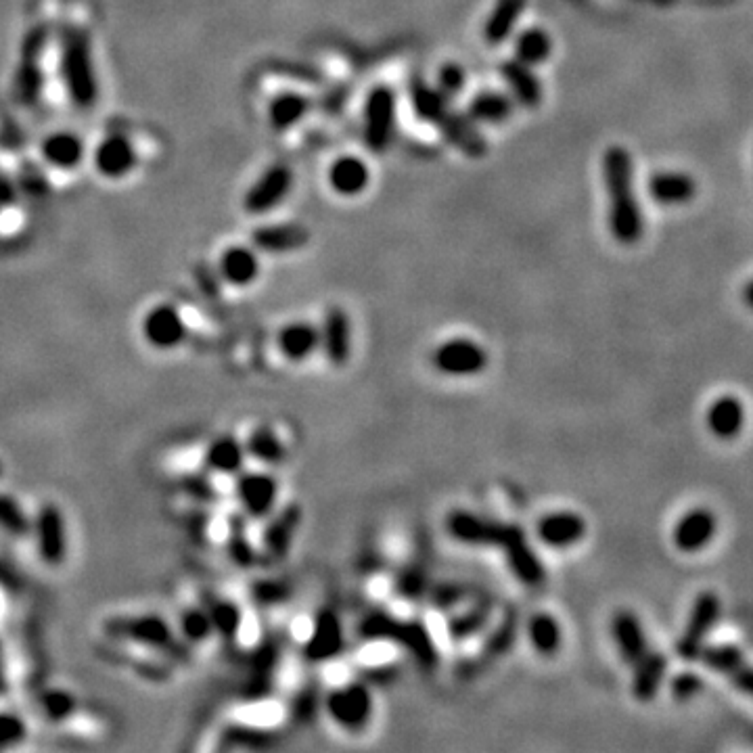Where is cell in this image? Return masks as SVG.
Wrapping results in <instances>:
<instances>
[{
  "instance_id": "obj_25",
  "label": "cell",
  "mask_w": 753,
  "mask_h": 753,
  "mask_svg": "<svg viewBox=\"0 0 753 753\" xmlns=\"http://www.w3.org/2000/svg\"><path fill=\"white\" fill-rule=\"evenodd\" d=\"M500 76L505 78L511 90V97L517 105H521L523 109L540 107L544 90H542L540 78L534 72V67L521 63L517 59H511L500 67Z\"/></svg>"
},
{
  "instance_id": "obj_52",
  "label": "cell",
  "mask_w": 753,
  "mask_h": 753,
  "mask_svg": "<svg viewBox=\"0 0 753 753\" xmlns=\"http://www.w3.org/2000/svg\"><path fill=\"white\" fill-rule=\"evenodd\" d=\"M321 703L323 701H321V693H318V689L314 687V684H306V687H302L291 699L289 712H291L293 722L310 724L316 718Z\"/></svg>"
},
{
  "instance_id": "obj_50",
  "label": "cell",
  "mask_w": 753,
  "mask_h": 753,
  "mask_svg": "<svg viewBox=\"0 0 753 753\" xmlns=\"http://www.w3.org/2000/svg\"><path fill=\"white\" fill-rule=\"evenodd\" d=\"M429 588H431V584H429L427 572L417 563L406 565L402 572L396 576V582H394L396 595L406 599V601H419V599L427 597Z\"/></svg>"
},
{
  "instance_id": "obj_35",
  "label": "cell",
  "mask_w": 753,
  "mask_h": 753,
  "mask_svg": "<svg viewBox=\"0 0 753 753\" xmlns=\"http://www.w3.org/2000/svg\"><path fill=\"white\" fill-rule=\"evenodd\" d=\"M492 618V603L490 601H475L465 611L452 615L446 622L448 638L454 643H465L469 638L482 634Z\"/></svg>"
},
{
  "instance_id": "obj_57",
  "label": "cell",
  "mask_w": 753,
  "mask_h": 753,
  "mask_svg": "<svg viewBox=\"0 0 753 753\" xmlns=\"http://www.w3.org/2000/svg\"><path fill=\"white\" fill-rule=\"evenodd\" d=\"M182 488H185V492L201 502H210L216 498V490L212 486L210 479H205L201 475H187L185 479H182Z\"/></svg>"
},
{
  "instance_id": "obj_60",
  "label": "cell",
  "mask_w": 753,
  "mask_h": 753,
  "mask_svg": "<svg viewBox=\"0 0 753 753\" xmlns=\"http://www.w3.org/2000/svg\"><path fill=\"white\" fill-rule=\"evenodd\" d=\"M743 302H745L747 308L753 310V281H749L747 287L743 289Z\"/></svg>"
},
{
  "instance_id": "obj_31",
  "label": "cell",
  "mask_w": 753,
  "mask_h": 753,
  "mask_svg": "<svg viewBox=\"0 0 753 753\" xmlns=\"http://www.w3.org/2000/svg\"><path fill=\"white\" fill-rule=\"evenodd\" d=\"M136 164V153L124 136H107L95 151V166L107 178L126 176Z\"/></svg>"
},
{
  "instance_id": "obj_34",
  "label": "cell",
  "mask_w": 753,
  "mask_h": 753,
  "mask_svg": "<svg viewBox=\"0 0 753 753\" xmlns=\"http://www.w3.org/2000/svg\"><path fill=\"white\" fill-rule=\"evenodd\" d=\"M526 5L528 0H496L484 26V40L492 47L505 42L513 34Z\"/></svg>"
},
{
  "instance_id": "obj_23",
  "label": "cell",
  "mask_w": 753,
  "mask_h": 753,
  "mask_svg": "<svg viewBox=\"0 0 753 753\" xmlns=\"http://www.w3.org/2000/svg\"><path fill=\"white\" fill-rule=\"evenodd\" d=\"M277 346L285 360L304 362L321 350V329L306 321L289 323L279 331Z\"/></svg>"
},
{
  "instance_id": "obj_18",
  "label": "cell",
  "mask_w": 753,
  "mask_h": 753,
  "mask_svg": "<svg viewBox=\"0 0 753 753\" xmlns=\"http://www.w3.org/2000/svg\"><path fill=\"white\" fill-rule=\"evenodd\" d=\"M321 350L333 367H344L352 354V325L344 308L331 306L321 327Z\"/></svg>"
},
{
  "instance_id": "obj_48",
  "label": "cell",
  "mask_w": 753,
  "mask_h": 753,
  "mask_svg": "<svg viewBox=\"0 0 753 753\" xmlns=\"http://www.w3.org/2000/svg\"><path fill=\"white\" fill-rule=\"evenodd\" d=\"M293 586L287 580L281 578H264L251 584L249 588V597L254 599L258 607L270 609V607H281L291 599Z\"/></svg>"
},
{
  "instance_id": "obj_7",
  "label": "cell",
  "mask_w": 753,
  "mask_h": 753,
  "mask_svg": "<svg viewBox=\"0 0 753 753\" xmlns=\"http://www.w3.org/2000/svg\"><path fill=\"white\" fill-rule=\"evenodd\" d=\"M488 352L469 337H452L431 352V367L444 377L467 379L488 369Z\"/></svg>"
},
{
  "instance_id": "obj_45",
  "label": "cell",
  "mask_w": 753,
  "mask_h": 753,
  "mask_svg": "<svg viewBox=\"0 0 753 753\" xmlns=\"http://www.w3.org/2000/svg\"><path fill=\"white\" fill-rule=\"evenodd\" d=\"M515 634H517V630H515V622H513V620H505V622H502V624H500V626L488 636L486 645L482 647V651H479V657H477V659H469V661H465V664L461 666V670H463V672H465L467 668H477V670H482L484 666L492 664V661L500 659L502 655H507L509 649H511L513 643H515Z\"/></svg>"
},
{
  "instance_id": "obj_4",
  "label": "cell",
  "mask_w": 753,
  "mask_h": 753,
  "mask_svg": "<svg viewBox=\"0 0 753 753\" xmlns=\"http://www.w3.org/2000/svg\"><path fill=\"white\" fill-rule=\"evenodd\" d=\"M446 534L459 544L477 546V549L505 551L509 542L523 530L515 523L498 521L492 517L477 515L467 509H454L444 521Z\"/></svg>"
},
{
  "instance_id": "obj_42",
  "label": "cell",
  "mask_w": 753,
  "mask_h": 753,
  "mask_svg": "<svg viewBox=\"0 0 753 753\" xmlns=\"http://www.w3.org/2000/svg\"><path fill=\"white\" fill-rule=\"evenodd\" d=\"M42 153L53 166L70 170L80 164V159L84 155V145L72 132H55L44 141Z\"/></svg>"
},
{
  "instance_id": "obj_36",
  "label": "cell",
  "mask_w": 753,
  "mask_h": 753,
  "mask_svg": "<svg viewBox=\"0 0 753 753\" xmlns=\"http://www.w3.org/2000/svg\"><path fill=\"white\" fill-rule=\"evenodd\" d=\"M243 446H245L247 456H251L254 461L268 465V467L281 465L287 459V446L279 438V433L275 429L264 427V425L251 429L247 440L243 442Z\"/></svg>"
},
{
  "instance_id": "obj_28",
  "label": "cell",
  "mask_w": 753,
  "mask_h": 753,
  "mask_svg": "<svg viewBox=\"0 0 753 753\" xmlns=\"http://www.w3.org/2000/svg\"><path fill=\"white\" fill-rule=\"evenodd\" d=\"M668 670V659L661 651H647L641 661L632 666V695L636 701L647 703L657 693L664 682Z\"/></svg>"
},
{
  "instance_id": "obj_24",
  "label": "cell",
  "mask_w": 753,
  "mask_h": 753,
  "mask_svg": "<svg viewBox=\"0 0 753 753\" xmlns=\"http://www.w3.org/2000/svg\"><path fill=\"white\" fill-rule=\"evenodd\" d=\"M436 126L442 130L444 139L452 147H456L461 153H465L467 157L477 159V157L486 155L488 145H486L482 136H479L475 122L469 120V116H461V113H456L454 109H448L444 116L438 120Z\"/></svg>"
},
{
  "instance_id": "obj_15",
  "label": "cell",
  "mask_w": 753,
  "mask_h": 753,
  "mask_svg": "<svg viewBox=\"0 0 753 753\" xmlns=\"http://www.w3.org/2000/svg\"><path fill=\"white\" fill-rule=\"evenodd\" d=\"M302 507L295 505H285L281 511H272L268 515V523L262 530V549L264 555L272 561H283L287 559L291 544L295 540V534H298L302 526Z\"/></svg>"
},
{
  "instance_id": "obj_27",
  "label": "cell",
  "mask_w": 753,
  "mask_h": 753,
  "mask_svg": "<svg viewBox=\"0 0 753 753\" xmlns=\"http://www.w3.org/2000/svg\"><path fill=\"white\" fill-rule=\"evenodd\" d=\"M371 182V170L356 155H344L335 159L329 168V185L341 197H356L367 191Z\"/></svg>"
},
{
  "instance_id": "obj_26",
  "label": "cell",
  "mask_w": 753,
  "mask_h": 753,
  "mask_svg": "<svg viewBox=\"0 0 753 753\" xmlns=\"http://www.w3.org/2000/svg\"><path fill=\"white\" fill-rule=\"evenodd\" d=\"M716 534V517L707 509H693L684 515L674 530V544L684 553H695L710 544Z\"/></svg>"
},
{
  "instance_id": "obj_43",
  "label": "cell",
  "mask_w": 753,
  "mask_h": 753,
  "mask_svg": "<svg viewBox=\"0 0 753 753\" xmlns=\"http://www.w3.org/2000/svg\"><path fill=\"white\" fill-rule=\"evenodd\" d=\"M553 53V38L542 28L523 30L515 40V59L530 67H538L549 61Z\"/></svg>"
},
{
  "instance_id": "obj_56",
  "label": "cell",
  "mask_w": 753,
  "mask_h": 753,
  "mask_svg": "<svg viewBox=\"0 0 753 753\" xmlns=\"http://www.w3.org/2000/svg\"><path fill=\"white\" fill-rule=\"evenodd\" d=\"M701 687H703V684H701L699 676H695L691 672H684V674L674 678L672 695H674L676 701H689L701 691Z\"/></svg>"
},
{
  "instance_id": "obj_40",
  "label": "cell",
  "mask_w": 753,
  "mask_h": 753,
  "mask_svg": "<svg viewBox=\"0 0 753 753\" xmlns=\"http://www.w3.org/2000/svg\"><path fill=\"white\" fill-rule=\"evenodd\" d=\"M410 103L419 120L438 124V120L450 109V99H446L436 86H429L423 80L410 82Z\"/></svg>"
},
{
  "instance_id": "obj_38",
  "label": "cell",
  "mask_w": 753,
  "mask_h": 753,
  "mask_svg": "<svg viewBox=\"0 0 753 753\" xmlns=\"http://www.w3.org/2000/svg\"><path fill=\"white\" fill-rule=\"evenodd\" d=\"M281 735L272 728H262L256 724H231L222 733L224 747H239L251 751H264L277 747Z\"/></svg>"
},
{
  "instance_id": "obj_2",
  "label": "cell",
  "mask_w": 753,
  "mask_h": 753,
  "mask_svg": "<svg viewBox=\"0 0 753 753\" xmlns=\"http://www.w3.org/2000/svg\"><path fill=\"white\" fill-rule=\"evenodd\" d=\"M358 636L362 641L369 643L387 641L404 647L408 655L425 670H433L440 661V653L436 643H433V636L421 620H400L392 613L371 611L360 620Z\"/></svg>"
},
{
  "instance_id": "obj_8",
  "label": "cell",
  "mask_w": 753,
  "mask_h": 753,
  "mask_svg": "<svg viewBox=\"0 0 753 753\" xmlns=\"http://www.w3.org/2000/svg\"><path fill=\"white\" fill-rule=\"evenodd\" d=\"M364 145L381 155L390 149L396 134V95L390 86L373 88L364 103Z\"/></svg>"
},
{
  "instance_id": "obj_53",
  "label": "cell",
  "mask_w": 753,
  "mask_h": 753,
  "mask_svg": "<svg viewBox=\"0 0 753 753\" xmlns=\"http://www.w3.org/2000/svg\"><path fill=\"white\" fill-rule=\"evenodd\" d=\"M228 555L239 567H254L258 563V553L247 540L241 523H235L231 536H228Z\"/></svg>"
},
{
  "instance_id": "obj_46",
  "label": "cell",
  "mask_w": 753,
  "mask_h": 753,
  "mask_svg": "<svg viewBox=\"0 0 753 753\" xmlns=\"http://www.w3.org/2000/svg\"><path fill=\"white\" fill-rule=\"evenodd\" d=\"M178 628H180V638L185 643H191V645H201V643H208L210 638L214 636V626H212V620L208 611H205V607H189L180 613V620H178Z\"/></svg>"
},
{
  "instance_id": "obj_62",
  "label": "cell",
  "mask_w": 753,
  "mask_h": 753,
  "mask_svg": "<svg viewBox=\"0 0 753 753\" xmlns=\"http://www.w3.org/2000/svg\"><path fill=\"white\" fill-rule=\"evenodd\" d=\"M3 473H5V469H3V463H0V477H3Z\"/></svg>"
},
{
  "instance_id": "obj_54",
  "label": "cell",
  "mask_w": 753,
  "mask_h": 753,
  "mask_svg": "<svg viewBox=\"0 0 753 753\" xmlns=\"http://www.w3.org/2000/svg\"><path fill=\"white\" fill-rule=\"evenodd\" d=\"M467 86V74L459 63H444L438 72L436 88L446 99H456Z\"/></svg>"
},
{
  "instance_id": "obj_16",
  "label": "cell",
  "mask_w": 753,
  "mask_h": 753,
  "mask_svg": "<svg viewBox=\"0 0 753 753\" xmlns=\"http://www.w3.org/2000/svg\"><path fill=\"white\" fill-rule=\"evenodd\" d=\"M293 189V172L285 164H277L268 168L245 195V210L249 214H266L275 210L277 205L291 193Z\"/></svg>"
},
{
  "instance_id": "obj_14",
  "label": "cell",
  "mask_w": 753,
  "mask_h": 753,
  "mask_svg": "<svg viewBox=\"0 0 753 753\" xmlns=\"http://www.w3.org/2000/svg\"><path fill=\"white\" fill-rule=\"evenodd\" d=\"M586 519L576 511H553L540 517L536 523L538 540L553 551H567L586 538Z\"/></svg>"
},
{
  "instance_id": "obj_3",
  "label": "cell",
  "mask_w": 753,
  "mask_h": 753,
  "mask_svg": "<svg viewBox=\"0 0 753 753\" xmlns=\"http://www.w3.org/2000/svg\"><path fill=\"white\" fill-rule=\"evenodd\" d=\"M103 632L113 641L134 643L147 649L162 651L166 655L187 659V649H182L174 628L157 613L120 615L103 624Z\"/></svg>"
},
{
  "instance_id": "obj_51",
  "label": "cell",
  "mask_w": 753,
  "mask_h": 753,
  "mask_svg": "<svg viewBox=\"0 0 753 753\" xmlns=\"http://www.w3.org/2000/svg\"><path fill=\"white\" fill-rule=\"evenodd\" d=\"M429 601L431 605L440 611H450L452 607L461 605L463 601L473 597V588L469 584L461 582H442L429 588Z\"/></svg>"
},
{
  "instance_id": "obj_41",
  "label": "cell",
  "mask_w": 753,
  "mask_h": 753,
  "mask_svg": "<svg viewBox=\"0 0 753 753\" xmlns=\"http://www.w3.org/2000/svg\"><path fill=\"white\" fill-rule=\"evenodd\" d=\"M707 425L722 440H733L743 427V406L737 398L724 396L707 413Z\"/></svg>"
},
{
  "instance_id": "obj_1",
  "label": "cell",
  "mask_w": 753,
  "mask_h": 753,
  "mask_svg": "<svg viewBox=\"0 0 753 753\" xmlns=\"http://www.w3.org/2000/svg\"><path fill=\"white\" fill-rule=\"evenodd\" d=\"M603 178L609 199V231L620 245L643 239L645 216L634 193V168L626 147L613 145L603 155Z\"/></svg>"
},
{
  "instance_id": "obj_49",
  "label": "cell",
  "mask_w": 753,
  "mask_h": 753,
  "mask_svg": "<svg viewBox=\"0 0 753 753\" xmlns=\"http://www.w3.org/2000/svg\"><path fill=\"white\" fill-rule=\"evenodd\" d=\"M38 705L49 722H65L76 714L78 699L70 691L49 689L40 695Z\"/></svg>"
},
{
  "instance_id": "obj_59",
  "label": "cell",
  "mask_w": 753,
  "mask_h": 753,
  "mask_svg": "<svg viewBox=\"0 0 753 753\" xmlns=\"http://www.w3.org/2000/svg\"><path fill=\"white\" fill-rule=\"evenodd\" d=\"M0 586L7 588L9 592H19V590H21V582H19V578L11 572L9 567H5V565H0Z\"/></svg>"
},
{
  "instance_id": "obj_22",
  "label": "cell",
  "mask_w": 753,
  "mask_h": 753,
  "mask_svg": "<svg viewBox=\"0 0 753 753\" xmlns=\"http://www.w3.org/2000/svg\"><path fill=\"white\" fill-rule=\"evenodd\" d=\"M502 555H505V561L511 569V574L521 582L526 584L530 588H536L540 584H544L546 580V569L540 561V557L534 553V549L528 542V536L526 532H519L511 542L505 551H502Z\"/></svg>"
},
{
  "instance_id": "obj_32",
  "label": "cell",
  "mask_w": 753,
  "mask_h": 753,
  "mask_svg": "<svg viewBox=\"0 0 753 753\" xmlns=\"http://www.w3.org/2000/svg\"><path fill=\"white\" fill-rule=\"evenodd\" d=\"M220 272L222 279L233 287H245L254 283L260 275V260L256 251L247 247H231L220 258Z\"/></svg>"
},
{
  "instance_id": "obj_19",
  "label": "cell",
  "mask_w": 753,
  "mask_h": 753,
  "mask_svg": "<svg viewBox=\"0 0 753 753\" xmlns=\"http://www.w3.org/2000/svg\"><path fill=\"white\" fill-rule=\"evenodd\" d=\"M699 659L710 670L728 676L739 691L753 697V668L745 664L743 653L737 647L733 645L703 647L699 653Z\"/></svg>"
},
{
  "instance_id": "obj_61",
  "label": "cell",
  "mask_w": 753,
  "mask_h": 753,
  "mask_svg": "<svg viewBox=\"0 0 753 753\" xmlns=\"http://www.w3.org/2000/svg\"><path fill=\"white\" fill-rule=\"evenodd\" d=\"M11 189H9V185H7V182L3 180V178H0V203H7L9 199H11Z\"/></svg>"
},
{
  "instance_id": "obj_37",
  "label": "cell",
  "mask_w": 753,
  "mask_h": 753,
  "mask_svg": "<svg viewBox=\"0 0 753 753\" xmlns=\"http://www.w3.org/2000/svg\"><path fill=\"white\" fill-rule=\"evenodd\" d=\"M528 641L542 657H553L563 645V628L553 613L540 611L528 622Z\"/></svg>"
},
{
  "instance_id": "obj_5",
  "label": "cell",
  "mask_w": 753,
  "mask_h": 753,
  "mask_svg": "<svg viewBox=\"0 0 753 753\" xmlns=\"http://www.w3.org/2000/svg\"><path fill=\"white\" fill-rule=\"evenodd\" d=\"M61 72L72 101L78 107H93L97 101V76L90 42L84 32H70L65 36Z\"/></svg>"
},
{
  "instance_id": "obj_11",
  "label": "cell",
  "mask_w": 753,
  "mask_h": 753,
  "mask_svg": "<svg viewBox=\"0 0 753 753\" xmlns=\"http://www.w3.org/2000/svg\"><path fill=\"white\" fill-rule=\"evenodd\" d=\"M32 532L36 536V549L40 559L47 565H61L67 557V530L63 511L55 502H44L32 521Z\"/></svg>"
},
{
  "instance_id": "obj_9",
  "label": "cell",
  "mask_w": 753,
  "mask_h": 753,
  "mask_svg": "<svg viewBox=\"0 0 753 753\" xmlns=\"http://www.w3.org/2000/svg\"><path fill=\"white\" fill-rule=\"evenodd\" d=\"M720 615V599L714 595V592H701V595L695 599L689 622L684 626L676 653L684 661H695L699 659L701 649L705 647V638L710 636L716 620Z\"/></svg>"
},
{
  "instance_id": "obj_39",
  "label": "cell",
  "mask_w": 753,
  "mask_h": 753,
  "mask_svg": "<svg viewBox=\"0 0 753 753\" xmlns=\"http://www.w3.org/2000/svg\"><path fill=\"white\" fill-rule=\"evenodd\" d=\"M205 611H208L214 634L222 636L224 641H237V636L243 628V611L237 603L222 599V597H205L203 603Z\"/></svg>"
},
{
  "instance_id": "obj_21",
  "label": "cell",
  "mask_w": 753,
  "mask_h": 753,
  "mask_svg": "<svg viewBox=\"0 0 753 753\" xmlns=\"http://www.w3.org/2000/svg\"><path fill=\"white\" fill-rule=\"evenodd\" d=\"M647 191L651 199L666 208H678L687 205L697 195V180L687 172L676 170H661L649 176Z\"/></svg>"
},
{
  "instance_id": "obj_44",
  "label": "cell",
  "mask_w": 753,
  "mask_h": 753,
  "mask_svg": "<svg viewBox=\"0 0 753 753\" xmlns=\"http://www.w3.org/2000/svg\"><path fill=\"white\" fill-rule=\"evenodd\" d=\"M308 111H310V101L304 95L285 93L270 103L268 118H270L272 128L283 132V130L293 128L295 124H300L306 118Z\"/></svg>"
},
{
  "instance_id": "obj_6",
  "label": "cell",
  "mask_w": 753,
  "mask_h": 753,
  "mask_svg": "<svg viewBox=\"0 0 753 753\" xmlns=\"http://www.w3.org/2000/svg\"><path fill=\"white\" fill-rule=\"evenodd\" d=\"M323 707L333 724L348 733H360L373 718V689L364 680L341 684L325 695Z\"/></svg>"
},
{
  "instance_id": "obj_29",
  "label": "cell",
  "mask_w": 753,
  "mask_h": 753,
  "mask_svg": "<svg viewBox=\"0 0 753 753\" xmlns=\"http://www.w3.org/2000/svg\"><path fill=\"white\" fill-rule=\"evenodd\" d=\"M310 233L302 224H272L254 233V245L268 254H291L308 245Z\"/></svg>"
},
{
  "instance_id": "obj_17",
  "label": "cell",
  "mask_w": 753,
  "mask_h": 753,
  "mask_svg": "<svg viewBox=\"0 0 753 753\" xmlns=\"http://www.w3.org/2000/svg\"><path fill=\"white\" fill-rule=\"evenodd\" d=\"M143 337L155 350H174L187 339V323L174 306H155L143 321Z\"/></svg>"
},
{
  "instance_id": "obj_30",
  "label": "cell",
  "mask_w": 753,
  "mask_h": 753,
  "mask_svg": "<svg viewBox=\"0 0 753 753\" xmlns=\"http://www.w3.org/2000/svg\"><path fill=\"white\" fill-rule=\"evenodd\" d=\"M247 452L243 442L233 436H220L212 440L203 452V467L218 475H239L245 467Z\"/></svg>"
},
{
  "instance_id": "obj_33",
  "label": "cell",
  "mask_w": 753,
  "mask_h": 753,
  "mask_svg": "<svg viewBox=\"0 0 753 753\" xmlns=\"http://www.w3.org/2000/svg\"><path fill=\"white\" fill-rule=\"evenodd\" d=\"M515 109V101L509 95L494 93V90H486L471 99L467 116L475 124H488V126H500L511 120Z\"/></svg>"
},
{
  "instance_id": "obj_10",
  "label": "cell",
  "mask_w": 753,
  "mask_h": 753,
  "mask_svg": "<svg viewBox=\"0 0 753 753\" xmlns=\"http://www.w3.org/2000/svg\"><path fill=\"white\" fill-rule=\"evenodd\" d=\"M235 494L243 513L251 519H264L279 500V479L266 471H241L237 475Z\"/></svg>"
},
{
  "instance_id": "obj_55",
  "label": "cell",
  "mask_w": 753,
  "mask_h": 753,
  "mask_svg": "<svg viewBox=\"0 0 753 753\" xmlns=\"http://www.w3.org/2000/svg\"><path fill=\"white\" fill-rule=\"evenodd\" d=\"M28 737V726L17 714L3 712L0 714V749L15 747L24 743Z\"/></svg>"
},
{
  "instance_id": "obj_12",
  "label": "cell",
  "mask_w": 753,
  "mask_h": 753,
  "mask_svg": "<svg viewBox=\"0 0 753 753\" xmlns=\"http://www.w3.org/2000/svg\"><path fill=\"white\" fill-rule=\"evenodd\" d=\"M346 647V632L341 624L337 611L325 607L316 613L312 632L308 641L304 643V657L310 664H325L344 653Z\"/></svg>"
},
{
  "instance_id": "obj_47",
  "label": "cell",
  "mask_w": 753,
  "mask_h": 753,
  "mask_svg": "<svg viewBox=\"0 0 753 753\" xmlns=\"http://www.w3.org/2000/svg\"><path fill=\"white\" fill-rule=\"evenodd\" d=\"M0 530L13 538H28L32 534V519L26 509L15 496L3 492H0Z\"/></svg>"
},
{
  "instance_id": "obj_20",
  "label": "cell",
  "mask_w": 753,
  "mask_h": 753,
  "mask_svg": "<svg viewBox=\"0 0 753 753\" xmlns=\"http://www.w3.org/2000/svg\"><path fill=\"white\" fill-rule=\"evenodd\" d=\"M611 638L615 647H618L620 657L628 666H634L636 661H641L645 653L649 651L647 634L641 624V620L628 609H620L613 613L611 618Z\"/></svg>"
},
{
  "instance_id": "obj_58",
  "label": "cell",
  "mask_w": 753,
  "mask_h": 753,
  "mask_svg": "<svg viewBox=\"0 0 753 753\" xmlns=\"http://www.w3.org/2000/svg\"><path fill=\"white\" fill-rule=\"evenodd\" d=\"M396 676H398V668L394 664H379V666L367 668V672H364L360 680L367 682L373 689V687H385V684L394 682Z\"/></svg>"
},
{
  "instance_id": "obj_13",
  "label": "cell",
  "mask_w": 753,
  "mask_h": 753,
  "mask_svg": "<svg viewBox=\"0 0 753 753\" xmlns=\"http://www.w3.org/2000/svg\"><path fill=\"white\" fill-rule=\"evenodd\" d=\"M44 44H47V30L36 28L32 30L24 44H21V57H19V67H17V76H15V95L21 103L32 105L40 97L42 90V51Z\"/></svg>"
}]
</instances>
